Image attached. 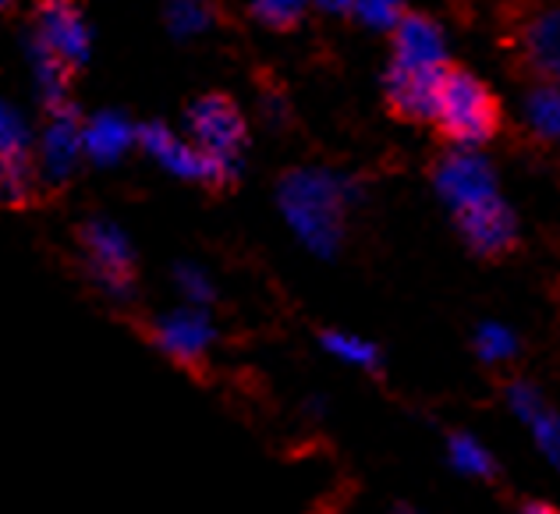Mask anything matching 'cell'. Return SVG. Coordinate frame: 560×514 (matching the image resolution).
Returning <instances> with one entry per match:
<instances>
[{
  "mask_svg": "<svg viewBox=\"0 0 560 514\" xmlns=\"http://www.w3.org/2000/svg\"><path fill=\"white\" fill-rule=\"evenodd\" d=\"M430 128L447 145H458L465 153L482 150L504 131V103L490 90V82H482L465 65L451 61L444 82H440Z\"/></svg>",
  "mask_w": 560,
  "mask_h": 514,
  "instance_id": "6da1fadb",
  "label": "cell"
},
{
  "mask_svg": "<svg viewBox=\"0 0 560 514\" xmlns=\"http://www.w3.org/2000/svg\"><path fill=\"white\" fill-rule=\"evenodd\" d=\"M500 47H504L514 75L533 85H557L560 25L553 0H504Z\"/></svg>",
  "mask_w": 560,
  "mask_h": 514,
  "instance_id": "7a4b0ae2",
  "label": "cell"
},
{
  "mask_svg": "<svg viewBox=\"0 0 560 514\" xmlns=\"http://www.w3.org/2000/svg\"><path fill=\"white\" fill-rule=\"evenodd\" d=\"M28 22H33V36L39 43L43 61L54 71V79L61 85L79 79L82 68L90 65L93 50V36L90 25H85L82 4H75V0H33Z\"/></svg>",
  "mask_w": 560,
  "mask_h": 514,
  "instance_id": "3957f363",
  "label": "cell"
},
{
  "mask_svg": "<svg viewBox=\"0 0 560 514\" xmlns=\"http://www.w3.org/2000/svg\"><path fill=\"white\" fill-rule=\"evenodd\" d=\"M121 323L150 344L156 355H164L174 370L196 379L199 387L213 384V362H210V327L199 316H136L125 313Z\"/></svg>",
  "mask_w": 560,
  "mask_h": 514,
  "instance_id": "277c9868",
  "label": "cell"
},
{
  "mask_svg": "<svg viewBox=\"0 0 560 514\" xmlns=\"http://www.w3.org/2000/svg\"><path fill=\"white\" fill-rule=\"evenodd\" d=\"M188 136L191 150L206 156L217 167H231L238 153L248 145V125L228 93H202L188 103Z\"/></svg>",
  "mask_w": 560,
  "mask_h": 514,
  "instance_id": "5b68a950",
  "label": "cell"
},
{
  "mask_svg": "<svg viewBox=\"0 0 560 514\" xmlns=\"http://www.w3.org/2000/svg\"><path fill=\"white\" fill-rule=\"evenodd\" d=\"M454 224H458V234L468 245V253L486 262L508 259L522 245L518 220L497 199V192H482L454 202Z\"/></svg>",
  "mask_w": 560,
  "mask_h": 514,
  "instance_id": "8992f818",
  "label": "cell"
},
{
  "mask_svg": "<svg viewBox=\"0 0 560 514\" xmlns=\"http://www.w3.org/2000/svg\"><path fill=\"white\" fill-rule=\"evenodd\" d=\"M451 65V57L444 61H390V68L383 71V103L387 114L401 125H430L440 82Z\"/></svg>",
  "mask_w": 560,
  "mask_h": 514,
  "instance_id": "52a82bcc",
  "label": "cell"
},
{
  "mask_svg": "<svg viewBox=\"0 0 560 514\" xmlns=\"http://www.w3.org/2000/svg\"><path fill=\"white\" fill-rule=\"evenodd\" d=\"M75 245L90 259L93 273L100 277V284H107L117 295L136 291L139 284V259L131 253V245L125 242V234H117L103 220H85L75 227Z\"/></svg>",
  "mask_w": 560,
  "mask_h": 514,
  "instance_id": "ba28073f",
  "label": "cell"
},
{
  "mask_svg": "<svg viewBox=\"0 0 560 514\" xmlns=\"http://www.w3.org/2000/svg\"><path fill=\"white\" fill-rule=\"evenodd\" d=\"M444 28L425 11H401L390 22V61H444Z\"/></svg>",
  "mask_w": 560,
  "mask_h": 514,
  "instance_id": "9c48e42d",
  "label": "cell"
},
{
  "mask_svg": "<svg viewBox=\"0 0 560 514\" xmlns=\"http://www.w3.org/2000/svg\"><path fill=\"white\" fill-rule=\"evenodd\" d=\"M43 199L39 167L33 153L25 150V142L0 145V202L8 210H33Z\"/></svg>",
  "mask_w": 560,
  "mask_h": 514,
  "instance_id": "30bf717a",
  "label": "cell"
},
{
  "mask_svg": "<svg viewBox=\"0 0 560 514\" xmlns=\"http://www.w3.org/2000/svg\"><path fill=\"white\" fill-rule=\"evenodd\" d=\"M451 171H444V178H440V185H444V192L462 202V199H471V196H482V192H493V182L486 178L482 164H476V160L468 156H458L447 164Z\"/></svg>",
  "mask_w": 560,
  "mask_h": 514,
  "instance_id": "8fae6325",
  "label": "cell"
},
{
  "mask_svg": "<svg viewBox=\"0 0 560 514\" xmlns=\"http://www.w3.org/2000/svg\"><path fill=\"white\" fill-rule=\"evenodd\" d=\"M308 0H253V14L273 33H294L305 22Z\"/></svg>",
  "mask_w": 560,
  "mask_h": 514,
  "instance_id": "7c38bea8",
  "label": "cell"
},
{
  "mask_svg": "<svg viewBox=\"0 0 560 514\" xmlns=\"http://www.w3.org/2000/svg\"><path fill=\"white\" fill-rule=\"evenodd\" d=\"M528 107H533V121L539 128V136L553 142L557 139V85H536Z\"/></svg>",
  "mask_w": 560,
  "mask_h": 514,
  "instance_id": "4fadbf2b",
  "label": "cell"
},
{
  "mask_svg": "<svg viewBox=\"0 0 560 514\" xmlns=\"http://www.w3.org/2000/svg\"><path fill=\"white\" fill-rule=\"evenodd\" d=\"M451 447H454V458H458V465H462V468H468V472H479V476L497 472V468L490 465V458H486L482 447L476 444V440H468V436H454V440H451Z\"/></svg>",
  "mask_w": 560,
  "mask_h": 514,
  "instance_id": "5bb4252c",
  "label": "cell"
},
{
  "mask_svg": "<svg viewBox=\"0 0 560 514\" xmlns=\"http://www.w3.org/2000/svg\"><path fill=\"white\" fill-rule=\"evenodd\" d=\"M355 4V11L362 14L365 22H373V25H390L397 14L405 11L401 0H348V8Z\"/></svg>",
  "mask_w": 560,
  "mask_h": 514,
  "instance_id": "9a60e30c",
  "label": "cell"
},
{
  "mask_svg": "<svg viewBox=\"0 0 560 514\" xmlns=\"http://www.w3.org/2000/svg\"><path fill=\"white\" fill-rule=\"evenodd\" d=\"M518 514H560V507L550 501H522Z\"/></svg>",
  "mask_w": 560,
  "mask_h": 514,
  "instance_id": "2e32d148",
  "label": "cell"
},
{
  "mask_svg": "<svg viewBox=\"0 0 560 514\" xmlns=\"http://www.w3.org/2000/svg\"><path fill=\"white\" fill-rule=\"evenodd\" d=\"M14 8H19V0H0V19H8V14H14Z\"/></svg>",
  "mask_w": 560,
  "mask_h": 514,
  "instance_id": "e0dca14e",
  "label": "cell"
},
{
  "mask_svg": "<svg viewBox=\"0 0 560 514\" xmlns=\"http://www.w3.org/2000/svg\"><path fill=\"white\" fill-rule=\"evenodd\" d=\"M305 514H341V511H337L334 504H323V501H319V504H316L313 511H305Z\"/></svg>",
  "mask_w": 560,
  "mask_h": 514,
  "instance_id": "ac0fdd59",
  "label": "cell"
},
{
  "mask_svg": "<svg viewBox=\"0 0 560 514\" xmlns=\"http://www.w3.org/2000/svg\"><path fill=\"white\" fill-rule=\"evenodd\" d=\"M394 514H416V511H411V507H397Z\"/></svg>",
  "mask_w": 560,
  "mask_h": 514,
  "instance_id": "d6986e66",
  "label": "cell"
},
{
  "mask_svg": "<svg viewBox=\"0 0 560 514\" xmlns=\"http://www.w3.org/2000/svg\"><path fill=\"white\" fill-rule=\"evenodd\" d=\"M75 4H85V0H75Z\"/></svg>",
  "mask_w": 560,
  "mask_h": 514,
  "instance_id": "ffe728a7",
  "label": "cell"
}]
</instances>
